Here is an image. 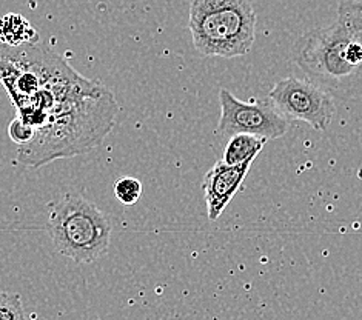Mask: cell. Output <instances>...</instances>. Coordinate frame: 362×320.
Listing matches in <instances>:
<instances>
[{
	"instance_id": "6da1fadb",
	"label": "cell",
	"mask_w": 362,
	"mask_h": 320,
	"mask_svg": "<svg viewBox=\"0 0 362 320\" xmlns=\"http://www.w3.org/2000/svg\"><path fill=\"white\" fill-rule=\"evenodd\" d=\"M296 65L332 97L362 99V0H346L334 22L299 39Z\"/></svg>"
},
{
	"instance_id": "7a4b0ae2",
	"label": "cell",
	"mask_w": 362,
	"mask_h": 320,
	"mask_svg": "<svg viewBox=\"0 0 362 320\" xmlns=\"http://www.w3.org/2000/svg\"><path fill=\"white\" fill-rule=\"evenodd\" d=\"M117 102L107 86L77 102L34 129L33 139L17 150V160L27 167H42L56 159H68L96 148L113 129Z\"/></svg>"
},
{
	"instance_id": "3957f363",
	"label": "cell",
	"mask_w": 362,
	"mask_h": 320,
	"mask_svg": "<svg viewBox=\"0 0 362 320\" xmlns=\"http://www.w3.org/2000/svg\"><path fill=\"white\" fill-rule=\"evenodd\" d=\"M188 30L205 57L245 56L256 39L255 8L250 0H192Z\"/></svg>"
},
{
	"instance_id": "277c9868",
	"label": "cell",
	"mask_w": 362,
	"mask_h": 320,
	"mask_svg": "<svg viewBox=\"0 0 362 320\" xmlns=\"http://www.w3.org/2000/svg\"><path fill=\"white\" fill-rule=\"evenodd\" d=\"M48 227L57 253L74 262H94L108 251L110 220L79 194H66L51 205Z\"/></svg>"
},
{
	"instance_id": "5b68a950",
	"label": "cell",
	"mask_w": 362,
	"mask_h": 320,
	"mask_svg": "<svg viewBox=\"0 0 362 320\" xmlns=\"http://www.w3.org/2000/svg\"><path fill=\"white\" fill-rule=\"evenodd\" d=\"M269 102L288 120L305 122L317 131H325L334 117L333 97L310 79L287 77L269 93Z\"/></svg>"
},
{
	"instance_id": "8992f818",
	"label": "cell",
	"mask_w": 362,
	"mask_h": 320,
	"mask_svg": "<svg viewBox=\"0 0 362 320\" xmlns=\"http://www.w3.org/2000/svg\"><path fill=\"white\" fill-rule=\"evenodd\" d=\"M221 117L216 136L230 139L235 134H250L267 141L286 136L290 120L284 117L270 102H243L222 88L219 91Z\"/></svg>"
},
{
	"instance_id": "52a82bcc",
	"label": "cell",
	"mask_w": 362,
	"mask_h": 320,
	"mask_svg": "<svg viewBox=\"0 0 362 320\" xmlns=\"http://www.w3.org/2000/svg\"><path fill=\"white\" fill-rule=\"evenodd\" d=\"M250 168H252V162L243 163V165H227L222 160H218L206 172L202 189L206 215L210 222H216L226 211L233 197L243 186Z\"/></svg>"
},
{
	"instance_id": "ba28073f",
	"label": "cell",
	"mask_w": 362,
	"mask_h": 320,
	"mask_svg": "<svg viewBox=\"0 0 362 320\" xmlns=\"http://www.w3.org/2000/svg\"><path fill=\"white\" fill-rule=\"evenodd\" d=\"M267 145V139L250 134H235L231 136L226 148H223L222 162L227 165H243V163L252 162L256 159L264 146Z\"/></svg>"
},
{
	"instance_id": "9c48e42d",
	"label": "cell",
	"mask_w": 362,
	"mask_h": 320,
	"mask_svg": "<svg viewBox=\"0 0 362 320\" xmlns=\"http://www.w3.org/2000/svg\"><path fill=\"white\" fill-rule=\"evenodd\" d=\"M37 31L23 16L10 13L0 19V40L8 47H21L25 43H36Z\"/></svg>"
},
{
	"instance_id": "30bf717a",
	"label": "cell",
	"mask_w": 362,
	"mask_h": 320,
	"mask_svg": "<svg viewBox=\"0 0 362 320\" xmlns=\"http://www.w3.org/2000/svg\"><path fill=\"white\" fill-rule=\"evenodd\" d=\"M115 196L122 205L132 206L137 203L142 196L141 180H137L134 177L119 179L115 184Z\"/></svg>"
},
{
	"instance_id": "8fae6325",
	"label": "cell",
	"mask_w": 362,
	"mask_h": 320,
	"mask_svg": "<svg viewBox=\"0 0 362 320\" xmlns=\"http://www.w3.org/2000/svg\"><path fill=\"white\" fill-rule=\"evenodd\" d=\"M0 320H25L19 294L0 292Z\"/></svg>"
},
{
	"instance_id": "7c38bea8",
	"label": "cell",
	"mask_w": 362,
	"mask_h": 320,
	"mask_svg": "<svg viewBox=\"0 0 362 320\" xmlns=\"http://www.w3.org/2000/svg\"><path fill=\"white\" fill-rule=\"evenodd\" d=\"M8 134H10L11 141L17 146H23L33 139L34 128L27 122H23V120L17 116L14 120H11L10 128H8Z\"/></svg>"
}]
</instances>
